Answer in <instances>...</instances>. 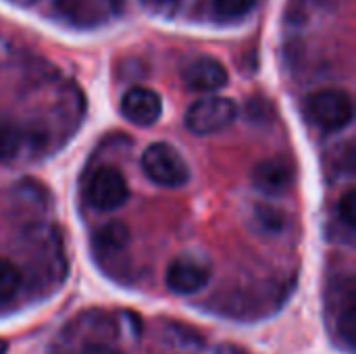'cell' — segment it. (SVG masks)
I'll return each instance as SVG.
<instances>
[{
    "label": "cell",
    "instance_id": "14",
    "mask_svg": "<svg viewBox=\"0 0 356 354\" xmlns=\"http://www.w3.org/2000/svg\"><path fill=\"white\" fill-rule=\"evenodd\" d=\"M338 223L344 225L348 230V234L353 236L356 225V202H355V190H348L340 202H338V215H336Z\"/></svg>",
    "mask_w": 356,
    "mask_h": 354
},
{
    "label": "cell",
    "instance_id": "4",
    "mask_svg": "<svg viewBox=\"0 0 356 354\" xmlns=\"http://www.w3.org/2000/svg\"><path fill=\"white\" fill-rule=\"evenodd\" d=\"M88 204L98 213H113L129 198V186L117 167H100L92 173L88 190Z\"/></svg>",
    "mask_w": 356,
    "mask_h": 354
},
{
    "label": "cell",
    "instance_id": "1",
    "mask_svg": "<svg viewBox=\"0 0 356 354\" xmlns=\"http://www.w3.org/2000/svg\"><path fill=\"white\" fill-rule=\"evenodd\" d=\"M144 175L163 188H181L190 182V167L186 159L167 142L150 144L142 154Z\"/></svg>",
    "mask_w": 356,
    "mask_h": 354
},
{
    "label": "cell",
    "instance_id": "8",
    "mask_svg": "<svg viewBox=\"0 0 356 354\" xmlns=\"http://www.w3.org/2000/svg\"><path fill=\"white\" fill-rule=\"evenodd\" d=\"M121 115L134 125L150 127L163 115V100L150 88L144 86L129 88L121 98Z\"/></svg>",
    "mask_w": 356,
    "mask_h": 354
},
{
    "label": "cell",
    "instance_id": "11",
    "mask_svg": "<svg viewBox=\"0 0 356 354\" xmlns=\"http://www.w3.org/2000/svg\"><path fill=\"white\" fill-rule=\"evenodd\" d=\"M25 142V131L6 119H0V163H10L19 156Z\"/></svg>",
    "mask_w": 356,
    "mask_h": 354
},
{
    "label": "cell",
    "instance_id": "6",
    "mask_svg": "<svg viewBox=\"0 0 356 354\" xmlns=\"http://www.w3.org/2000/svg\"><path fill=\"white\" fill-rule=\"evenodd\" d=\"M123 0H54L56 15L77 27H96L121 10Z\"/></svg>",
    "mask_w": 356,
    "mask_h": 354
},
{
    "label": "cell",
    "instance_id": "13",
    "mask_svg": "<svg viewBox=\"0 0 356 354\" xmlns=\"http://www.w3.org/2000/svg\"><path fill=\"white\" fill-rule=\"evenodd\" d=\"M21 288V271L6 259H0V303L10 300Z\"/></svg>",
    "mask_w": 356,
    "mask_h": 354
},
{
    "label": "cell",
    "instance_id": "16",
    "mask_svg": "<svg viewBox=\"0 0 356 354\" xmlns=\"http://www.w3.org/2000/svg\"><path fill=\"white\" fill-rule=\"evenodd\" d=\"M81 354H121L117 348L104 344V342H88L83 344L81 348Z\"/></svg>",
    "mask_w": 356,
    "mask_h": 354
},
{
    "label": "cell",
    "instance_id": "5",
    "mask_svg": "<svg viewBox=\"0 0 356 354\" xmlns=\"http://www.w3.org/2000/svg\"><path fill=\"white\" fill-rule=\"evenodd\" d=\"M211 263L204 255L181 252L167 269V286L179 296H190L200 292L211 280Z\"/></svg>",
    "mask_w": 356,
    "mask_h": 354
},
{
    "label": "cell",
    "instance_id": "2",
    "mask_svg": "<svg viewBox=\"0 0 356 354\" xmlns=\"http://www.w3.org/2000/svg\"><path fill=\"white\" fill-rule=\"evenodd\" d=\"M238 117V106L225 96H204L186 111V127L194 136H213L229 127Z\"/></svg>",
    "mask_w": 356,
    "mask_h": 354
},
{
    "label": "cell",
    "instance_id": "12",
    "mask_svg": "<svg viewBox=\"0 0 356 354\" xmlns=\"http://www.w3.org/2000/svg\"><path fill=\"white\" fill-rule=\"evenodd\" d=\"M254 223L261 232L277 234L284 227L286 217L280 209H275L271 204H259V207H254Z\"/></svg>",
    "mask_w": 356,
    "mask_h": 354
},
{
    "label": "cell",
    "instance_id": "17",
    "mask_svg": "<svg viewBox=\"0 0 356 354\" xmlns=\"http://www.w3.org/2000/svg\"><path fill=\"white\" fill-rule=\"evenodd\" d=\"M148 8H152V10H169V8H173L179 0H142Z\"/></svg>",
    "mask_w": 356,
    "mask_h": 354
},
{
    "label": "cell",
    "instance_id": "3",
    "mask_svg": "<svg viewBox=\"0 0 356 354\" xmlns=\"http://www.w3.org/2000/svg\"><path fill=\"white\" fill-rule=\"evenodd\" d=\"M307 108L311 121L325 131H340L348 127L355 117L353 98L344 90H334V88L315 92L309 98Z\"/></svg>",
    "mask_w": 356,
    "mask_h": 354
},
{
    "label": "cell",
    "instance_id": "7",
    "mask_svg": "<svg viewBox=\"0 0 356 354\" xmlns=\"http://www.w3.org/2000/svg\"><path fill=\"white\" fill-rule=\"evenodd\" d=\"M296 179L294 165L286 156H273L257 163L252 169V184L265 196H282L286 194Z\"/></svg>",
    "mask_w": 356,
    "mask_h": 354
},
{
    "label": "cell",
    "instance_id": "18",
    "mask_svg": "<svg viewBox=\"0 0 356 354\" xmlns=\"http://www.w3.org/2000/svg\"><path fill=\"white\" fill-rule=\"evenodd\" d=\"M6 353H8V342L0 338V354H6Z\"/></svg>",
    "mask_w": 356,
    "mask_h": 354
},
{
    "label": "cell",
    "instance_id": "9",
    "mask_svg": "<svg viewBox=\"0 0 356 354\" xmlns=\"http://www.w3.org/2000/svg\"><path fill=\"white\" fill-rule=\"evenodd\" d=\"M184 83L194 92H217L227 86V69L213 56L194 58L181 73Z\"/></svg>",
    "mask_w": 356,
    "mask_h": 354
},
{
    "label": "cell",
    "instance_id": "15",
    "mask_svg": "<svg viewBox=\"0 0 356 354\" xmlns=\"http://www.w3.org/2000/svg\"><path fill=\"white\" fill-rule=\"evenodd\" d=\"M257 0H215V8L225 19H240L252 10Z\"/></svg>",
    "mask_w": 356,
    "mask_h": 354
},
{
    "label": "cell",
    "instance_id": "10",
    "mask_svg": "<svg viewBox=\"0 0 356 354\" xmlns=\"http://www.w3.org/2000/svg\"><path fill=\"white\" fill-rule=\"evenodd\" d=\"M129 246V227L121 221H111L94 232L92 248L102 259H113Z\"/></svg>",
    "mask_w": 356,
    "mask_h": 354
}]
</instances>
